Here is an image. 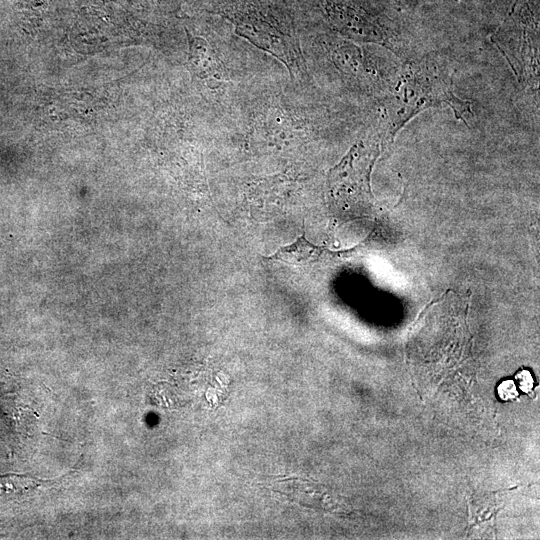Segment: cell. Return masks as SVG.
<instances>
[{
    "label": "cell",
    "mask_w": 540,
    "mask_h": 540,
    "mask_svg": "<svg viewBox=\"0 0 540 540\" xmlns=\"http://www.w3.org/2000/svg\"><path fill=\"white\" fill-rule=\"evenodd\" d=\"M448 105L457 119L465 124V115L471 113V103L458 97L446 69L431 58L408 62L384 103L383 141L390 142L418 113L425 109Z\"/></svg>",
    "instance_id": "1"
},
{
    "label": "cell",
    "mask_w": 540,
    "mask_h": 540,
    "mask_svg": "<svg viewBox=\"0 0 540 540\" xmlns=\"http://www.w3.org/2000/svg\"><path fill=\"white\" fill-rule=\"evenodd\" d=\"M519 83L538 84L539 27L535 0H516L492 36Z\"/></svg>",
    "instance_id": "2"
},
{
    "label": "cell",
    "mask_w": 540,
    "mask_h": 540,
    "mask_svg": "<svg viewBox=\"0 0 540 540\" xmlns=\"http://www.w3.org/2000/svg\"><path fill=\"white\" fill-rule=\"evenodd\" d=\"M235 32L259 49L281 61L291 75L305 71L304 59L295 36L274 16L256 7H242L229 16Z\"/></svg>",
    "instance_id": "3"
},
{
    "label": "cell",
    "mask_w": 540,
    "mask_h": 540,
    "mask_svg": "<svg viewBox=\"0 0 540 540\" xmlns=\"http://www.w3.org/2000/svg\"><path fill=\"white\" fill-rule=\"evenodd\" d=\"M378 155V145L356 143L329 171L328 190L335 203L348 205L371 194L369 175Z\"/></svg>",
    "instance_id": "4"
},
{
    "label": "cell",
    "mask_w": 540,
    "mask_h": 540,
    "mask_svg": "<svg viewBox=\"0 0 540 540\" xmlns=\"http://www.w3.org/2000/svg\"><path fill=\"white\" fill-rule=\"evenodd\" d=\"M325 11L330 22L352 37L370 40L377 36V24L363 10L352 5L328 1Z\"/></svg>",
    "instance_id": "5"
},
{
    "label": "cell",
    "mask_w": 540,
    "mask_h": 540,
    "mask_svg": "<svg viewBox=\"0 0 540 540\" xmlns=\"http://www.w3.org/2000/svg\"><path fill=\"white\" fill-rule=\"evenodd\" d=\"M322 254L323 249L309 242L303 233L294 242L278 248L275 253L265 259L302 267L318 262Z\"/></svg>",
    "instance_id": "6"
},
{
    "label": "cell",
    "mask_w": 540,
    "mask_h": 540,
    "mask_svg": "<svg viewBox=\"0 0 540 540\" xmlns=\"http://www.w3.org/2000/svg\"><path fill=\"white\" fill-rule=\"evenodd\" d=\"M192 47L193 61L200 77L211 81L213 84H219L228 79L222 62L214 48L207 41L196 38L192 43Z\"/></svg>",
    "instance_id": "7"
},
{
    "label": "cell",
    "mask_w": 540,
    "mask_h": 540,
    "mask_svg": "<svg viewBox=\"0 0 540 540\" xmlns=\"http://www.w3.org/2000/svg\"><path fill=\"white\" fill-rule=\"evenodd\" d=\"M58 479H42L31 474H3L0 475V496L27 492L45 484L54 483Z\"/></svg>",
    "instance_id": "8"
},
{
    "label": "cell",
    "mask_w": 540,
    "mask_h": 540,
    "mask_svg": "<svg viewBox=\"0 0 540 540\" xmlns=\"http://www.w3.org/2000/svg\"><path fill=\"white\" fill-rule=\"evenodd\" d=\"M499 394L503 399H513L517 393L515 387L511 381L504 382L499 388Z\"/></svg>",
    "instance_id": "9"
},
{
    "label": "cell",
    "mask_w": 540,
    "mask_h": 540,
    "mask_svg": "<svg viewBox=\"0 0 540 540\" xmlns=\"http://www.w3.org/2000/svg\"><path fill=\"white\" fill-rule=\"evenodd\" d=\"M518 383L523 392H529L533 388V381L529 372L523 371L518 376Z\"/></svg>",
    "instance_id": "10"
},
{
    "label": "cell",
    "mask_w": 540,
    "mask_h": 540,
    "mask_svg": "<svg viewBox=\"0 0 540 540\" xmlns=\"http://www.w3.org/2000/svg\"><path fill=\"white\" fill-rule=\"evenodd\" d=\"M400 4L408 7H414L417 4V0H397Z\"/></svg>",
    "instance_id": "11"
}]
</instances>
